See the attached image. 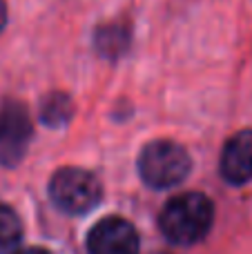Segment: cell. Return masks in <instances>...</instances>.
Returning a JSON list of instances; mask_svg holds the SVG:
<instances>
[{
    "mask_svg": "<svg viewBox=\"0 0 252 254\" xmlns=\"http://www.w3.org/2000/svg\"><path fill=\"white\" fill-rule=\"evenodd\" d=\"M214 203L201 192H186L170 198L159 214V228L174 246H194L210 234Z\"/></svg>",
    "mask_w": 252,
    "mask_h": 254,
    "instance_id": "1",
    "label": "cell"
},
{
    "mask_svg": "<svg viewBox=\"0 0 252 254\" xmlns=\"http://www.w3.org/2000/svg\"><path fill=\"white\" fill-rule=\"evenodd\" d=\"M190 170V154L174 140H152L138 156V174L154 190H168L183 183Z\"/></svg>",
    "mask_w": 252,
    "mask_h": 254,
    "instance_id": "2",
    "label": "cell"
},
{
    "mask_svg": "<svg viewBox=\"0 0 252 254\" xmlns=\"http://www.w3.org/2000/svg\"><path fill=\"white\" fill-rule=\"evenodd\" d=\"M49 196L54 205L67 214H87L101 203L103 185L92 172L63 167L49 181Z\"/></svg>",
    "mask_w": 252,
    "mask_h": 254,
    "instance_id": "3",
    "label": "cell"
},
{
    "mask_svg": "<svg viewBox=\"0 0 252 254\" xmlns=\"http://www.w3.org/2000/svg\"><path fill=\"white\" fill-rule=\"evenodd\" d=\"M31 119L22 103L9 101L0 107V165L13 167L22 161L31 140Z\"/></svg>",
    "mask_w": 252,
    "mask_h": 254,
    "instance_id": "4",
    "label": "cell"
},
{
    "mask_svg": "<svg viewBox=\"0 0 252 254\" xmlns=\"http://www.w3.org/2000/svg\"><path fill=\"white\" fill-rule=\"evenodd\" d=\"M89 254H138L141 241L129 221L121 216H107L98 221L87 234Z\"/></svg>",
    "mask_w": 252,
    "mask_h": 254,
    "instance_id": "5",
    "label": "cell"
},
{
    "mask_svg": "<svg viewBox=\"0 0 252 254\" xmlns=\"http://www.w3.org/2000/svg\"><path fill=\"white\" fill-rule=\"evenodd\" d=\"M221 176L230 185L252 181V129L237 131L221 152Z\"/></svg>",
    "mask_w": 252,
    "mask_h": 254,
    "instance_id": "6",
    "label": "cell"
},
{
    "mask_svg": "<svg viewBox=\"0 0 252 254\" xmlns=\"http://www.w3.org/2000/svg\"><path fill=\"white\" fill-rule=\"evenodd\" d=\"M22 239V225L18 214L7 205H0V254H13Z\"/></svg>",
    "mask_w": 252,
    "mask_h": 254,
    "instance_id": "7",
    "label": "cell"
},
{
    "mask_svg": "<svg viewBox=\"0 0 252 254\" xmlns=\"http://www.w3.org/2000/svg\"><path fill=\"white\" fill-rule=\"evenodd\" d=\"M69 116H71L69 96L56 92V94H49V96L43 101V107H40V119H43L45 125H49V127L65 125L67 121H69Z\"/></svg>",
    "mask_w": 252,
    "mask_h": 254,
    "instance_id": "8",
    "label": "cell"
},
{
    "mask_svg": "<svg viewBox=\"0 0 252 254\" xmlns=\"http://www.w3.org/2000/svg\"><path fill=\"white\" fill-rule=\"evenodd\" d=\"M98 49H101L105 56H112V54H119L121 49L127 43V36L121 27H105V29L98 31Z\"/></svg>",
    "mask_w": 252,
    "mask_h": 254,
    "instance_id": "9",
    "label": "cell"
},
{
    "mask_svg": "<svg viewBox=\"0 0 252 254\" xmlns=\"http://www.w3.org/2000/svg\"><path fill=\"white\" fill-rule=\"evenodd\" d=\"M13 254H49V252L43 250V248H22V250H16Z\"/></svg>",
    "mask_w": 252,
    "mask_h": 254,
    "instance_id": "10",
    "label": "cell"
},
{
    "mask_svg": "<svg viewBox=\"0 0 252 254\" xmlns=\"http://www.w3.org/2000/svg\"><path fill=\"white\" fill-rule=\"evenodd\" d=\"M4 22H7V7H4V0H0V31H2Z\"/></svg>",
    "mask_w": 252,
    "mask_h": 254,
    "instance_id": "11",
    "label": "cell"
}]
</instances>
